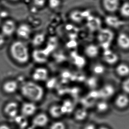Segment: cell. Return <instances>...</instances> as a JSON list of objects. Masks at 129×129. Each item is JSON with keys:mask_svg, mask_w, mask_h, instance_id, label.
I'll use <instances>...</instances> for the list:
<instances>
[{"mask_svg": "<svg viewBox=\"0 0 129 129\" xmlns=\"http://www.w3.org/2000/svg\"><path fill=\"white\" fill-rule=\"evenodd\" d=\"M21 92L28 101L35 103L41 101L45 95L43 88L34 80L24 82L21 86Z\"/></svg>", "mask_w": 129, "mask_h": 129, "instance_id": "6da1fadb", "label": "cell"}, {"mask_svg": "<svg viewBox=\"0 0 129 129\" xmlns=\"http://www.w3.org/2000/svg\"><path fill=\"white\" fill-rule=\"evenodd\" d=\"M9 51L12 58L18 63L26 64L30 61V54L29 49L23 40H16L12 42Z\"/></svg>", "mask_w": 129, "mask_h": 129, "instance_id": "7a4b0ae2", "label": "cell"}, {"mask_svg": "<svg viewBox=\"0 0 129 129\" xmlns=\"http://www.w3.org/2000/svg\"><path fill=\"white\" fill-rule=\"evenodd\" d=\"M114 35L111 30L103 28L98 31L97 38L100 45L104 49H108V47L113 39Z\"/></svg>", "mask_w": 129, "mask_h": 129, "instance_id": "3957f363", "label": "cell"}, {"mask_svg": "<svg viewBox=\"0 0 129 129\" xmlns=\"http://www.w3.org/2000/svg\"><path fill=\"white\" fill-rule=\"evenodd\" d=\"M32 33V29L30 25L26 23H22L17 27L16 33L20 39L27 40L30 38Z\"/></svg>", "mask_w": 129, "mask_h": 129, "instance_id": "277c9868", "label": "cell"}, {"mask_svg": "<svg viewBox=\"0 0 129 129\" xmlns=\"http://www.w3.org/2000/svg\"><path fill=\"white\" fill-rule=\"evenodd\" d=\"M49 76L48 69L42 66L35 68L32 73L33 80L35 82H42L47 80Z\"/></svg>", "mask_w": 129, "mask_h": 129, "instance_id": "5b68a950", "label": "cell"}, {"mask_svg": "<svg viewBox=\"0 0 129 129\" xmlns=\"http://www.w3.org/2000/svg\"><path fill=\"white\" fill-rule=\"evenodd\" d=\"M17 27L14 20L11 19H7L2 25V33L5 36H10L16 33Z\"/></svg>", "mask_w": 129, "mask_h": 129, "instance_id": "8992f818", "label": "cell"}, {"mask_svg": "<svg viewBox=\"0 0 129 129\" xmlns=\"http://www.w3.org/2000/svg\"><path fill=\"white\" fill-rule=\"evenodd\" d=\"M49 117L46 114L40 113L35 115L32 121V126L35 128L44 127L48 124Z\"/></svg>", "mask_w": 129, "mask_h": 129, "instance_id": "52a82bcc", "label": "cell"}, {"mask_svg": "<svg viewBox=\"0 0 129 129\" xmlns=\"http://www.w3.org/2000/svg\"><path fill=\"white\" fill-rule=\"evenodd\" d=\"M50 53L46 50L35 49L33 52L32 57L35 62L43 64L47 61Z\"/></svg>", "mask_w": 129, "mask_h": 129, "instance_id": "ba28073f", "label": "cell"}, {"mask_svg": "<svg viewBox=\"0 0 129 129\" xmlns=\"http://www.w3.org/2000/svg\"><path fill=\"white\" fill-rule=\"evenodd\" d=\"M37 110V106L35 103L30 101L23 103L21 106L22 115L26 118L35 115Z\"/></svg>", "mask_w": 129, "mask_h": 129, "instance_id": "9c48e42d", "label": "cell"}, {"mask_svg": "<svg viewBox=\"0 0 129 129\" xmlns=\"http://www.w3.org/2000/svg\"><path fill=\"white\" fill-rule=\"evenodd\" d=\"M87 25L89 29L95 32L101 29V21L99 18L89 16L87 18Z\"/></svg>", "mask_w": 129, "mask_h": 129, "instance_id": "30bf717a", "label": "cell"}, {"mask_svg": "<svg viewBox=\"0 0 129 129\" xmlns=\"http://www.w3.org/2000/svg\"><path fill=\"white\" fill-rule=\"evenodd\" d=\"M84 53L87 57L94 58L97 57L99 54V48L96 44H89L85 48Z\"/></svg>", "mask_w": 129, "mask_h": 129, "instance_id": "8fae6325", "label": "cell"}, {"mask_svg": "<svg viewBox=\"0 0 129 129\" xmlns=\"http://www.w3.org/2000/svg\"><path fill=\"white\" fill-rule=\"evenodd\" d=\"M102 5L105 10L109 12H113L119 9V0H103Z\"/></svg>", "mask_w": 129, "mask_h": 129, "instance_id": "7c38bea8", "label": "cell"}, {"mask_svg": "<svg viewBox=\"0 0 129 129\" xmlns=\"http://www.w3.org/2000/svg\"><path fill=\"white\" fill-rule=\"evenodd\" d=\"M103 59L109 64H113L118 60V57L113 51L109 49L105 50L103 54Z\"/></svg>", "mask_w": 129, "mask_h": 129, "instance_id": "4fadbf2b", "label": "cell"}, {"mask_svg": "<svg viewBox=\"0 0 129 129\" xmlns=\"http://www.w3.org/2000/svg\"><path fill=\"white\" fill-rule=\"evenodd\" d=\"M19 111V107L17 103L12 102L9 103L5 108V112L9 116L15 118L18 116Z\"/></svg>", "mask_w": 129, "mask_h": 129, "instance_id": "5bb4252c", "label": "cell"}, {"mask_svg": "<svg viewBox=\"0 0 129 129\" xmlns=\"http://www.w3.org/2000/svg\"><path fill=\"white\" fill-rule=\"evenodd\" d=\"M84 13V12L81 10L75 9L71 12L69 17L71 20L75 23H81L86 18Z\"/></svg>", "mask_w": 129, "mask_h": 129, "instance_id": "9a60e30c", "label": "cell"}, {"mask_svg": "<svg viewBox=\"0 0 129 129\" xmlns=\"http://www.w3.org/2000/svg\"><path fill=\"white\" fill-rule=\"evenodd\" d=\"M88 116V112L85 108H79L74 112V117L78 122H82L85 120Z\"/></svg>", "mask_w": 129, "mask_h": 129, "instance_id": "2e32d148", "label": "cell"}, {"mask_svg": "<svg viewBox=\"0 0 129 129\" xmlns=\"http://www.w3.org/2000/svg\"><path fill=\"white\" fill-rule=\"evenodd\" d=\"M117 43L123 49H129V36L125 33H121L117 38Z\"/></svg>", "mask_w": 129, "mask_h": 129, "instance_id": "e0dca14e", "label": "cell"}, {"mask_svg": "<svg viewBox=\"0 0 129 129\" xmlns=\"http://www.w3.org/2000/svg\"><path fill=\"white\" fill-rule=\"evenodd\" d=\"M49 112L51 116L56 119L59 118L64 115L60 105L54 104L51 106L49 109Z\"/></svg>", "mask_w": 129, "mask_h": 129, "instance_id": "ac0fdd59", "label": "cell"}, {"mask_svg": "<svg viewBox=\"0 0 129 129\" xmlns=\"http://www.w3.org/2000/svg\"><path fill=\"white\" fill-rule=\"evenodd\" d=\"M46 37L45 35L43 33L36 34L32 39V44L35 47H39L44 43Z\"/></svg>", "mask_w": 129, "mask_h": 129, "instance_id": "d6986e66", "label": "cell"}, {"mask_svg": "<svg viewBox=\"0 0 129 129\" xmlns=\"http://www.w3.org/2000/svg\"><path fill=\"white\" fill-rule=\"evenodd\" d=\"M114 89L111 85H106L100 91V96L103 98H108L112 96L114 93Z\"/></svg>", "mask_w": 129, "mask_h": 129, "instance_id": "ffe728a7", "label": "cell"}, {"mask_svg": "<svg viewBox=\"0 0 129 129\" xmlns=\"http://www.w3.org/2000/svg\"><path fill=\"white\" fill-rule=\"evenodd\" d=\"M129 103V99L125 95H119L115 100V104L120 108H124L127 106Z\"/></svg>", "mask_w": 129, "mask_h": 129, "instance_id": "44dd1931", "label": "cell"}, {"mask_svg": "<svg viewBox=\"0 0 129 129\" xmlns=\"http://www.w3.org/2000/svg\"><path fill=\"white\" fill-rule=\"evenodd\" d=\"M3 88L5 92L9 93H14L17 89V83L14 80L9 81L4 84Z\"/></svg>", "mask_w": 129, "mask_h": 129, "instance_id": "7402d4cb", "label": "cell"}, {"mask_svg": "<svg viewBox=\"0 0 129 129\" xmlns=\"http://www.w3.org/2000/svg\"><path fill=\"white\" fill-rule=\"evenodd\" d=\"M60 105H61L62 110L64 115L66 114L71 113L73 110V104L70 100H67L64 101L63 103Z\"/></svg>", "mask_w": 129, "mask_h": 129, "instance_id": "603a6c76", "label": "cell"}, {"mask_svg": "<svg viewBox=\"0 0 129 129\" xmlns=\"http://www.w3.org/2000/svg\"><path fill=\"white\" fill-rule=\"evenodd\" d=\"M117 73L121 76H126L129 74V67L126 64H121L117 66Z\"/></svg>", "mask_w": 129, "mask_h": 129, "instance_id": "cb8c5ba5", "label": "cell"}, {"mask_svg": "<svg viewBox=\"0 0 129 129\" xmlns=\"http://www.w3.org/2000/svg\"><path fill=\"white\" fill-rule=\"evenodd\" d=\"M61 0H48L47 4L51 9L55 10L58 9L61 6Z\"/></svg>", "mask_w": 129, "mask_h": 129, "instance_id": "d4e9b609", "label": "cell"}, {"mask_svg": "<svg viewBox=\"0 0 129 129\" xmlns=\"http://www.w3.org/2000/svg\"><path fill=\"white\" fill-rule=\"evenodd\" d=\"M49 129H67V126L62 121H56L51 124Z\"/></svg>", "mask_w": 129, "mask_h": 129, "instance_id": "484cf974", "label": "cell"}, {"mask_svg": "<svg viewBox=\"0 0 129 129\" xmlns=\"http://www.w3.org/2000/svg\"><path fill=\"white\" fill-rule=\"evenodd\" d=\"M108 105L105 101H100L96 104V109L98 112L103 113L108 109Z\"/></svg>", "mask_w": 129, "mask_h": 129, "instance_id": "4316f807", "label": "cell"}, {"mask_svg": "<svg viewBox=\"0 0 129 129\" xmlns=\"http://www.w3.org/2000/svg\"><path fill=\"white\" fill-rule=\"evenodd\" d=\"M26 117H25L23 115H18L15 118L17 123L19 124L20 126L22 128L25 127L27 125Z\"/></svg>", "mask_w": 129, "mask_h": 129, "instance_id": "83f0119b", "label": "cell"}, {"mask_svg": "<svg viewBox=\"0 0 129 129\" xmlns=\"http://www.w3.org/2000/svg\"><path fill=\"white\" fill-rule=\"evenodd\" d=\"M105 67L101 64H96L92 68V71L96 75H101L105 71Z\"/></svg>", "mask_w": 129, "mask_h": 129, "instance_id": "f1b7e54d", "label": "cell"}, {"mask_svg": "<svg viewBox=\"0 0 129 129\" xmlns=\"http://www.w3.org/2000/svg\"><path fill=\"white\" fill-rule=\"evenodd\" d=\"M121 13L125 17H129V3H125L121 7Z\"/></svg>", "mask_w": 129, "mask_h": 129, "instance_id": "f546056e", "label": "cell"}, {"mask_svg": "<svg viewBox=\"0 0 129 129\" xmlns=\"http://www.w3.org/2000/svg\"><path fill=\"white\" fill-rule=\"evenodd\" d=\"M48 0H32L33 5L37 8L41 9L45 6Z\"/></svg>", "mask_w": 129, "mask_h": 129, "instance_id": "4dcf8cb0", "label": "cell"}, {"mask_svg": "<svg viewBox=\"0 0 129 129\" xmlns=\"http://www.w3.org/2000/svg\"><path fill=\"white\" fill-rule=\"evenodd\" d=\"M106 24L110 26H115L117 25V19L112 16H107L105 19Z\"/></svg>", "mask_w": 129, "mask_h": 129, "instance_id": "1f68e13d", "label": "cell"}, {"mask_svg": "<svg viewBox=\"0 0 129 129\" xmlns=\"http://www.w3.org/2000/svg\"><path fill=\"white\" fill-rule=\"evenodd\" d=\"M122 88L126 93H129V78L126 80L122 84Z\"/></svg>", "mask_w": 129, "mask_h": 129, "instance_id": "d6a6232c", "label": "cell"}, {"mask_svg": "<svg viewBox=\"0 0 129 129\" xmlns=\"http://www.w3.org/2000/svg\"><path fill=\"white\" fill-rule=\"evenodd\" d=\"M82 129H96V126L92 123H89L86 124Z\"/></svg>", "mask_w": 129, "mask_h": 129, "instance_id": "836d02e7", "label": "cell"}, {"mask_svg": "<svg viewBox=\"0 0 129 129\" xmlns=\"http://www.w3.org/2000/svg\"><path fill=\"white\" fill-rule=\"evenodd\" d=\"M5 36L2 33H0V47L3 45L5 42Z\"/></svg>", "mask_w": 129, "mask_h": 129, "instance_id": "e575fe53", "label": "cell"}, {"mask_svg": "<svg viewBox=\"0 0 129 129\" xmlns=\"http://www.w3.org/2000/svg\"><path fill=\"white\" fill-rule=\"evenodd\" d=\"M8 16V12L5 11H3L0 12V18L2 19L3 18L6 17Z\"/></svg>", "mask_w": 129, "mask_h": 129, "instance_id": "d590c367", "label": "cell"}, {"mask_svg": "<svg viewBox=\"0 0 129 129\" xmlns=\"http://www.w3.org/2000/svg\"><path fill=\"white\" fill-rule=\"evenodd\" d=\"M0 129H10L9 126L5 125L2 126H0Z\"/></svg>", "mask_w": 129, "mask_h": 129, "instance_id": "8d00e7d4", "label": "cell"}, {"mask_svg": "<svg viewBox=\"0 0 129 129\" xmlns=\"http://www.w3.org/2000/svg\"><path fill=\"white\" fill-rule=\"evenodd\" d=\"M9 1H10L11 2H18L20 1H21V0H9Z\"/></svg>", "mask_w": 129, "mask_h": 129, "instance_id": "74e56055", "label": "cell"}, {"mask_svg": "<svg viewBox=\"0 0 129 129\" xmlns=\"http://www.w3.org/2000/svg\"><path fill=\"white\" fill-rule=\"evenodd\" d=\"M98 129H108V128L106 127H105V126H102V127H101L99 128Z\"/></svg>", "mask_w": 129, "mask_h": 129, "instance_id": "f35d334b", "label": "cell"}, {"mask_svg": "<svg viewBox=\"0 0 129 129\" xmlns=\"http://www.w3.org/2000/svg\"><path fill=\"white\" fill-rule=\"evenodd\" d=\"M1 19H2L0 18V25H1Z\"/></svg>", "mask_w": 129, "mask_h": 129, "instance_id": "ab89813d", "label": "cell"}]
</instances>
